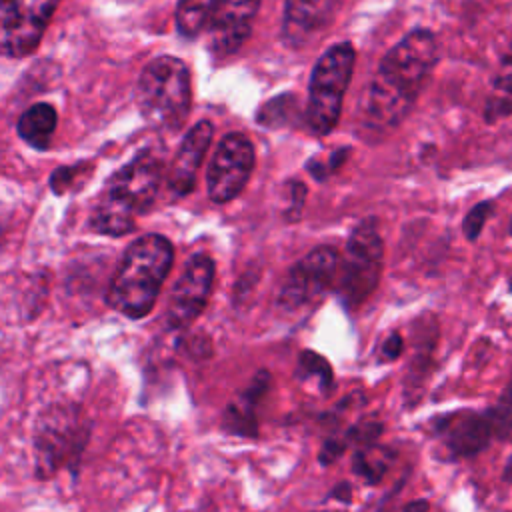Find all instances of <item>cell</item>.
<instances>
[{
    "mask_svg": "<svg viewBox=\"0 0 512 512\" xmlns=\"http://www.w3.org/2000/svg\"><path fill=\"white\" fill-rule=\"evenodd\" d=\"M438 62V44L432 32L414 30L394 44L380 60L368 86L362 122L372 132L398 126L412 110Z\"/></svg>",
    "mask_w": 512,
    "mask_h": 512,
    "instance_id": "cell-1",
    "label": "cell"
},
{
    "mask_svg": "<svg viewBox=\"0 0 512 512\" xmlns=\"http://www.w3.org/2000/svg\"><path fill=\"white\" fill-rule=\"evenodd\" d=\"M172 262L174 250L168 238L160 234L136 238L110 282L108 304L132 320L144 318L152 312Z\"/></svg>",
    "mask_w": 512,
    "mask_h": 512,
    "instance_id": "cell-2",
    "label": "cell"
},
{
    "mask_svg": "<svg viewBox=\"0 0 512 512\" xmlns=\"http://www.w3.org/2000/svg\"><path fill=\"white\" fill-rule=\"evenodd\" d=\"M160 180L162 162L150 152L138 154L108 180L92 212V228L108 236H124L130 232L136 218L154 204Z\"/></svg>",
    "mask_w": 512,
    "mask_h": 512,
    "instance_id": "cell-3",
    "label": "cell"
},
{
    "mask_svg": "<svg viewBox=\"0 0 512 512\" xmlns=\"http://www.w3.org/2000/svg\"><path fill=\"white\" fill-rule=\"evenodd\" d=\"M136 102L154 128L174 132L190 114L192 84L188 66L174 56L150 60L138 78Z\"/></svg>",
    "mask_w": 512,
    "mask_h": 512,
    "instance_id": "cell-4",
    "label": "cell"
},
{
    "mask_svg": "<svg viewBox=\"0 0 512 512\" xmlns=\"http://www.w3.org/2000/svg\"><path fill=\"white\" fill-rule=\"evenodd\" d=\"M90 438V422L76 404H50L34 424V464L38 478L76 466Z\"/></svg>",
    "mask_w": 512,
    "mask_h": 512,
    "instance_id": "cell-5",
    "label": "cell"
},
{
    "mask_svg": "<svg viewBox=\"0 0 512 512\" xmlns=\"http://www.w3.org/2000/svg\"><path fill=\"white\" fill-rule=\"evenodd\" d=\"M384 266V244L374 218L362 220L348 236L334 278V292L340 304L354 312L378 288Z\"/></svg>",
    "mask_w": 512,
    "mask_h": 512,
    "instance_id": "cell-6",
    "label": "cell"
},
{
    "mask_svg": "<svg viewBox=\"0 0 512 512\" xmlns=\"http://www.w3.org/2000/svg\"><path fill=\"white\" fill-rule=\"evenodd\" d=\"M354 62V46L350 42H338L314 64L308 86L306 124L316 136H326L336 128L344 94L354 72Z\"/></svg>",
    "mask_w": 512,
    "mask_h": 512,
    "instance_id": "cell-7",
    "label": "cell"
},
{
    "mask_svg": "<svg viewBox=\"0 0 512 512\" xmlns=\"http://www.w3.org/2000/svg\"><path fill=\"white\" fill-rule=\"evenodd\" d=\"M428 434L440 444L444 458L450 462L476 458L494 440H500L492 406L436 414L428 420Z\"/></svg>",
    "mask_w": 512,
    "mask_h": 512,
    "instance_id": "cell-8",
    "label": "cell"
},
{
    "mask_svg": "<svg viewBox=\"0 0 512 512\" xmlns=\"http://www.w3.org/2000/svg\"><path fill=\"white\" fill-rule=\"evenodd\" d=\"M60 0H0V56L34 52Z\"/></svg>",
    "mask_w": 512,
    "mask_h": 512,
    "instance_id": "cell-9",
    "label": "cell"
},
{
    "mask_svg": "<svg viewBox=\"0 0 512 512\" xmlns=\"http://www.w3.org/2000/svg\"><path fill=\"white\" fill-rule=\"evenodd\" d=\"M254 162V146L244 134L228 132L222 136L206 172V190L210 200L216 204L234 200L248 184Z\"/></svg>",
    "mask_w": 512,
    "mask_h": 512,
    "instance_id": "cell-10",
    "label": "cell"
},
{
    "mask_svg": "<svg viewBox=\"0 0 512 512\" xmlns=\"http://www.w3.org/2000/svg\"><path fill=\"white\" fill-rule=\"evenodd\" d=\"M338 260L340 256L332 246H318L294 262L280 286L278 306L286 312H296L312 304L334 284Z\"/></svg>",
    "mask_w": 512,
    "mask_h": 512,
    "instance_id": "cell-11",
    "label": "cell"
},
{
    "mask_svg": "<svg viewBox=\"0 0 512 512\" xmlns=\"http://www.w3.org/2000/svg\"><path fill=\"white\" fill-rule=\"evenodd\" d=\"M214 262L206 254L192 256L170 290L166 304V326L188 328L206 308L214 286Z\"/></svg>",
    "mask_w": 512,
    "mask_h": 512,
    "instance_id": "cell-12",
    "label": "cell"
},
{
    "mask_svg": "<svg viewBox=\"0 0 512 512\" xmlns=\"http://www.w3.org/2000/svg\"><path fill=\"white\" fill-rule=\"evenodd\" d=\"M272 388V372L258 368L246 386L224 406L220 414V430L242 440L260 438V406Z\"/></svg>",
    "mask_w": 512,
    "mask_h": 512,
    "instance_id": "cell-13",
    "label": "cell"
},
{
    "mask_svg": "<svg viewBox=\"0 0 512 512\" xmlns=\"http://www.w3.org/2000/svg\"><path fill=\"white\" fill-rule=\"evenodd\" d=\"M262 0H218L206 28L208 48L214 56H230L242 48Z\"/></svg>",
    "mask_w": 512,
    "mask_h": 512,
    "instance_id": "cell-14",
    "label": "cell"
},
{
    "mask_svg": "<svg viewBox=\"0 0 512 512\" xmlns=\"http://www.w3.org/2000/svg\"><path fill=\"white\" fill-rule=\"evenodd\" d=\"M344 0H286L282 38L292 48L306 46L332 24Z\"/></svg>",
    "mask_w": 512,
    "mask_h": 512,
    "instance_id": "cell-15",
    "label": "cell"
},
{
    "mask_svg": "<svg viewBox=\"0 0 512 512\" xmlns=\"http://www.w3.org/2000/svg\"><path fill=\"white\" fill-rule=\"evenodd\" d=\"M438 346V324L432 316H424L414 324V342L412 356L404 376V406L414 408L420 404V398L426 390V382L434 370V352Z\"/></svg>",
    "mask_w": 512,
    "mask_h": 512,
    "instance_id": "cell-16",
    "label": "cell"
},
{
    "mask_svg": "<svg viewBox=\"0 0 512 512\" xmlns=\"http://www.w3.org/2000/svg\"><path fill=\"white\" fill-rule=\"evenodd\" d=\"M212 134V124L208 120H200L182 138L168 172V186L176 196H186L194 190L198 168L210 146Z\"/></svg>",
    "mask_w": 512,
    "mask_h": 512,
    "instance_id": "cell-17",
    "label": "cell"
},
{
    "mask_svg": "<svg viewBox=\"0 0 512 512\" xmlns=\"http://www.w3.org/2000/svg\"><path fill=\"white\" fill-rule=\"evenodd\" d=\"M394 458L396 452L390 446H380L376 442L372 446L354 448L350 468L366 486H378L390 472Z\"/></svg>",
    "mask_w": 512,
    "mask_h": 512,
    "instance_id": "cell-18",
    "label": "cell"
},
{
    "mask_svg": "<svg viewBox=\"0 0 512 512\" xmlns=\"http://www.w3.org/2000/svg\"><path fill=\"white\" fill-rule=\"evenodd\" d=\"M56 110L52 104L38 102L22 112L18 120V134L22 140H26L30 146L44 150L50 144V138L56 130Z\"/></svg>",
    "mask_w": 512,
    "mask_h": 512,
    "instance_id": "cell-19",
    "label": "cell"
},
{
    "mask_svg": "<svg viewBox=\"0 0 512 512\" xmlns=\"http://www.w3.org/2000/svg\"><path fill=\"white\" fill-rule=\"evenodd\" d=\"M512 114V40L500 60L498 72L492 82V90L486 100L484 118L486 122H496Z\"/></svg>",
    "mask_w": 512,
    "mask_h": 512,
    "instance_id": "cell-20",
    "label": "cell"
},
{
    "mask_svg": "<svg viewBox=\"0 0 512 512\" xmlns=\"http://www.w3.org/2000/svg\"><path fill=\"white\" fill-rule=\"evenodd\" d=\"M294 376L298 380H316L318 382V390L324 398L332 396V392L336 390V376H334V368L330 364V360L326 356H322L318 350L312 348H302L298 352L296 358V370Z\"/></svg>",
    "mask_w": 512,
    "mask_h": 512,
    "instance_id": "cell-21",
    "label": "cell"
},
{
    "mask_svg": "<svg viewBox=\"0 0 512 512\" xmlns=\"http://www.w3.org/2000/svg\"><path fill=\"white\" fill-rule=\"evenodd\" d=\"M218 0H178L176 28L184 38H196L210 24Z\"/></svg>",
    "mask_w": 512,
    "mask_h": 512,
    "instance_id": "cell-22",
    "label": "cell"
},
{
    "mask_svg": "<svg viewBox=\"0 0 512 512\" xmlns=\"http://www.w3.org/2000/svg\"><path fill=\"white\" fill-rule=\"evenodd\" d=\"M298 116V100L294 94H280L264 102L256 112V122L266 128L290 126Z\"/></svg>",
    "mask_w": 512,
    "mask_h": 512,
    "instance_id": "cell-23",
    "label": "cell"
},
{
    "mask_svg": "<svg viewBox=\"0 0 512 512\" xmlns=\"http://www.w3.org/2000/svg\"><path fill=\"white\" fill-rule=\"evenodd\" d=\"M384 422L378 420L376 416H364L356 422H352L350 426H346L344 430H340V436L344 440V444L350 448H362V446H372L376 442H380L382 434H384Z\"/></svg>",
    "mask_w": 512,
    "mask_h": 512,
    "instance_id": "cell-24",
    "label": "cell"
},
{
    "mask_svg": "<svg viewBox=\"0 0 512 512\" xmlns=\"http://www.w3.org/2000/svg\"><path fill=\"white\" fill-rule=\"evenodd\" d=\"M492 406L494 418H496V426H498V438L506 440L512 436V372L504 384V388L500 390L498 398Z\"/></svg>",
    "mask_w": 512,
    "mask_h": 512,
    "instance_id": "cell-25",
    "label": "cell"
},
{
    "mask_svg": "<svg viewBox=\"0 0 512 512\" xmlns=\"http://www.w3.org/2000/svg\"><path fill=\"white\" fill-rule=\"evenodd\" d=\"M348 452V446L344 444L340 432H330L328 436H324L320 448H318V454H316V460L320 466H332L336 464L344 454Z\"/></svg>",
    "mask_w": 512,
    "mask_h": 512,
    "instance_id": "cell-26",
    "label": "cell"
},
{
    "mask_svg": "<svg viewBox=\"0 0 512 512\" xmlns=\"http://www.w3.org/2000/svg\"><path fill=\"white\" fill-rule=\"evenodd\" d=\"M490 212H492V202L484 200V202H478V204L466 214V218H464V222H462V230H464V234H466L468 240H476V238L480 236V232H482V228H484V224H486Z\"/></svg>",
    "mask_w": 512,
    "mask_h": 512,
    "instance_id": "cell-27",
    "label": "cell"
},
{
    "mask_svg": "<svg viewBox=\"0 0 512 512\" xmlns=\"http://www.w3.org/2000/svg\"><path fill=\"white\" fill-rule=\"evenodd\" d=\"M406 342L398 330H392L384 336V340L378 346V362H394L404 354Z\"/></svg>",
    "mask_w": 512,
    "mask_h": 512,
    "instance_id": "cell-28",
    "label": "cell"
},
{
    "mask_svg": "<svg viewBox=\"0 0 512 512\" xmlns=\"http://www.w3.org/2000/svg\"><path fill=\"white\" fill-rule=\"evenodd\" d=\"M330 500H336V502H340V504H350L352 502V496H354V488H352V484L348 482V480H340V482H336L332 488H330V492L326 494Z\"/></svg>",
    "mask_w": 512,
    "mask_h": 512,
    "instance_id": "cell-29",
    "label": "cell"
},
{
    "mask_svg": "<svg viewBox=\"0 0 512 512\" xmlns=\"http://www.w3.org/2000/svg\"><path fill=\"white\" fill-rule=\"evenodd\" d=\"M402 512H430V500L412 498L402 506Z\"/></svg>",
    "mask_w": 512,
    "mask_h": 512,
    "instance_id": "cell-30",
    "label": "cell"
},
{
    "mask_svg": "<svg viewBox=\"0 0 512 512\" xmlns=\"http://www.w3.org/2000/svg\"><path fill=\"white\" fill-rule=\"evenodd\" d=\"M510 438H512V436H510ZM500 478H502L504 484H512V452H510V456H508V460H506V464H504V468H502Z\"/></svg>",
    "mask_w": 512,
    "mask_h": 512,
    "instance_id": "cell-31",
    "label": "cell"
},
{
    "mask_svg": "<svg viewBox=\"0 0 512 512\" xmlns=\"http://www.w3.org/2000/svg\"><path fill=\"white\" fill-rule=\"evenodd\" d=\"M312 512H334V510H312Z\"/></svg>",
    "mask_w": 512,
    "mask_h": 512,
    "instance_id": "cell-32",
    "label": "cell"
},
{
    "mask_svg": "<svg viewBox=\"0 0 512 512\" xmlns=\"http://www.w3.org/2000/svg\"><path fill=\"white\" fill-rule=\"evenodd\" d=\"M510 292H512V278H510Z\"/></svg>",
    "mask_w": 512,
    "mask_h": 512,
    "instance_id": "cell-33",
    "label": "cell"
},
{
    "mask_svg": "<svg viewBox=\"0 0 512 512\" xmlns=\"http://www.w3.org/2000/svg\"><path fill=\"white\" fill-rule=\"evenodd\" d=\"M510 230H512V226H510Z\"/></svg>",
    "mask_w": 512,
    "mask_h": 512,
    "instance_id": "cell-34",
    "label": "cell"
}]
</instances>
